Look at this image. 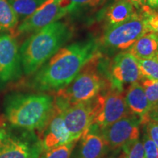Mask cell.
<instances>
[{
    "label": "cell",
    "instance_id": "obj_1",
    "mask_svg": "<svg viewBox=\"0 0 158 158\" xmlns=\"http://www.w3.org/2000/svg\"><path fill=\"white\" fill-rule=\"evenodd\" d=\"M98 43L93 38L61 48L35 73L29 86L40 92H56L64 88L98 54Z\"/></svg>",
    "mask_w": 158,
    "mask_h": 158
},
{
    "label": "cell",
    "instance_id": "obj_2",
    "mask_svg": "<svg viewBox=\"0 0 158 158\" xmlns=\"http://www.w3.org/2000/svg\"><path fill=\"white\" fill-rule=\"evenodd\" d=\"M73 35V27L68 23L58 21L33 33L19 48L24 74H34Z\"/></svg>",
    "mask_w": 158,
    "mask_h": 158
},
{
    "label": "cell",
    "instance_id": "obj_3",
    "mask_svg": "<svg viewBox=\"0 0 158 158\" xmlns=\"http://www.w3.org/2000/svg\"><path fill=\"white\" fill-rule=\"evenodd\" d=\"M54 106V97L42 94L11 93L4 102V114L10 127L39 132Z\"/></svg>",
    "mask_w": 158,
    "mask_h": 158
},
{
    "label": "cell",
    "instance_id": "obj_4",
    "mask_svg": "<svg viewBox=\"0 0 158 158\" xmlns=\"http://www.w3.org/2000/svg\"><path fill=\"white\" fill-rule=\"evenodd\" d=\"M100 54L96 55L80 71L76 78L64 88L56 91L54 104L63 110L73 105L89 101L100 94L106 81L96 71V62Z\"/></svg>",
    "mask_w": 158,
    "mask_h": 158
},
{
    "label": "cell",
    "instance_id": "obj_5",
    "mask_svg": "<svg viewBox=\"0 0 158 158\" xmlns=\"http://www.w3.org/2000/svg\"><path fill=\"white\" fill-rule=\"evenodd\" d=\"M93 122L91 127L100 130L121 118L131 115L121 91L112 89L105 94H98L91 100Z\"/></svg>",
    "mask_w": 158,
    "mask_h": 158
},
{
    "label": "cell",
    "instance_id": "obj_6",
    "mask_svg": "<svg viewBox=\"0 0 158 158\" xmlns=\"http://www.w3.org/2000/svg\"><path fill=\"white\" fill-rule=\"evenodd\" d=\"M42 152L35 131L9 127L0 142V158H39Z\"/></svg>",
    "mask_w": 158,
    "mask_h": 158
},
{
    "label": "cell",
    "instance_id": "obj_7",
    "mask_svg": "<svg viewBox=\"0 0 158 158\" xmlns=\"http://www.w3.org/2000/svg\"><path fill=\"white\" fill-rule=\"evenodd\" d=\"M149 32L143 13H136L127 21L107 27L102 37V44L112 51H124L146 33Z\"/></svg>",
    "mask_w": 158,
    "mask_h": 158
},
{
    "label": "cell",
    "instance_id": "obj_8",
    "mask_svg": "<svg viewBox=\"0 0 158 158\" xmlns=\"http://www.w3.org/2000/svg\"><path fill=\"white\" fill-rule=\"evenodd\" d=\"M22 73L16 39L11 35H0V89L21 78Z\"/></svg>",
    "mask_w": 158,
    "mask_h": 158
},
{
    "label": "cell",
    "instance_id": "obj_9",
    "mask_svg": "<svg viewBox=\"0 0 158 158\" xmlns=\"http://www.w3.org/2000/svg\"><path fill=\"white\" fill-rule=\"evenodd\" d=\"M68 12L61 5V0H47L33 14L23 19L17 26L11 35H17L35 33L43 27L56 22Z\"/></svg>",
    "mask_w": 158,
    "mask_h": 158
},
{
    "label": "cell",
    "instance_id": "obj_10",
    "mask_svg": "<svg viewBox=\"0 0 158 158\" xmlns=\"http://www.w3.org/2000/svg\"><path fill=\"white\" fill-rule=\"evenodd\" d=\"M140 124L141 118L131 114L100 131L107 147L111 150H116L122 149L129 142L139 138Z\"/></svg>",
    "mask_w": 158,
    "mask_h": 158
},
{
    "label": "cell",
    "instance_id": "obj_11",
    "mask_svg": "<svg viewBox=\"0 0 158 158\" xmlns=\"http://www.w3.org/2000/svg\"><path fill=\"white\" fill-rule=\"evenodd\" d=\"M111 86L122 91L123 84H135L142 80L138 59L129 52H121L113 59L110 64Z\"/></svg>",
    "mask_w": 158,
    "mask_h": 158
},
{
    "label": "cell",
    "instance_id": "obj_12",
    "mask_svg": "<svg viewBox=\"0 0 158 158\" xmlns=\"http://www.w3.org/2000/svg\"><path fill=\"white\" fill-rule=\"evenodd\" d=\"M63 118L71 141H78L89 131L93 122L91 100L73 105L63 111Z\"/></svg>",
    "mask_w": 158,
    "mask_h": 158
},
{
    "label": "cell",
    "instance_id": "obj_13",
    "mask_svg": "<svg viewBox=\"0 0 158 158\" xmlns=\"http://www.w3.org/2000/svg\"><path fill=\"white\" fill-rule=\"evenodd\" d=\"M63 111L54 104L53 110L44 127L40 131L38 137L40 140L43 152L70 143V135L65 126Z\"/></svg>",
    "mask_w": 158,
    "mask_h": 158
},
{
    "label": "cell",
    "instance_id": "obj_14",
    "mask_svg": "<svg viewBox=\"0 0 158 158\" xmlns=\"http://www.w3.org/2000/svg\"><path fill=\"white\" fill-rule=\"evenodd\" d=\"M124 98L131 114L140 116V118L147 115L152 108L146 96L143 86L138 82L133 84L128 88Z\"/></svg>",
    "mask_w": 158,
    "mask_h": 158
},
{
    "label": "cell",
    "instance_id": "obj_15",
    "mask_svg": "<svg viewBox=\"0 0 158 158\" xmlns=\"http://www.w3.org/2000/svg\"><path fill=\"white\" fill-rule=\"evenodd\" d=\"M128 52L137 59L153 58L158 54V35L152 31L146 33L133 43Z\"/></svg>",
    "mask_w": 158,
    "mask_h": 158
},
{
    "label": "cell",
    "instance_id": "obj_16",
    "mask_svg": "<svg viewBox=\"0 0 158 158\" xmlns=\"http://www.w3.org/2000/svg\"><path fill=\"white\" fill-rule=\"evenodd\" d=\"M81 138L79 149L81 158H102L108 147L101 135L89 131Z\"/></svg>",
    "mask_w": 158,
    "mask_h": 158
},
{
    "label": "cell",
    "instance_id": "obj_17",
    "mask_svg": "<svg viewBox=\"0 0 158 158\" xmlns=\"http://www.w3.org/2000/svg\"><path fill=\"white\" fill-rule=\"evenodd\" d=\"M136 13L135 6L131 0H116L106 12L108 27L127 21Z\"/></svg>",
    "mask_w": 158,
    "mask_h": 158
},
{
    "label": "cell",
    "instance_id": "obj_18",
    "mask_svg": "<svg viewBox=\"0 0 158 158\" xmlns=\"http://www.w3.org/2000/svg\"><path fill=\"white\" fill-rule=\"evenodd\" d=\"M18 23L19 19L8 0H0V32L10 31L12 35Z\"/></svg>",
    "mask_w": 158,
    "mask_h": 158
},
{
    "label": "cell",
    "instance_id": "obj_19",
    "mask_svg": "<svg viewBox=\"0 0 158 158\" xmlns=\"http://www.w3.org/2000/svg\"><path fill=\"white\" fill-rule=\"evenodd\" d=\"M19 21L35 13L47 0H8Z\"/></svg>",
    "mask_w": 158,
    "mask_h": 158
},
{
    "label": "cell",
    "instance_id": "obj_20",
    "mask_svg": "<svg viewBox=\"0 0 158 158\" xmlns=\"http://www.w3.org/2000/svg\"><path fill=\"white\" fill-rule=\"evenodd\" d=\"M138 68L142 78L158 81V54L147 59H138Z\"/></svg>",
    "mask_w": 158,
    "mask_h": 158
},
{
    "label": "cell",
    "instance_id": "obj_21",
    "mask_svg": "<svg viewBox=\"0 0 158 158\" xmlns=\"http://www.w3.org/2000/svg\"><path fill=\"white\" fill-rule=\"evenodd\" d=\"M76 142L71 141L47 151H43L39 158H70Z\"/></svg>",
    "mask_w": 158,
    "mask_h": 158
},
{
    "label": "cell",
    "instance_id": "obj_22",
    "mask_svg": "<svg viewBox=\"0 0 158 158\" xmlns=\"http://www.w3.org/2000/svg\"><path fill=\"white\" fill-rule=\"evenodd\" d=\"M122 149V154L119 158H145L143 142L139 138L129 142Z\"/></svg>",
    "mask_w": 158,
    "mask_h": 158
},
{
    "label": "cell",
    "instance_id": "obj_23",
    "mask_svg": "<svg viewBox=\"0 0 158 158\" xmlns=\"http://www.w3.org/2000/svg\"><path fill=\"white\" fill-rule=\"evenodd\" d=\"M141 86L152 106L158 105V81L144 78L142 80Z\"/></svg>",
    "mask_w": 158,
    "mask_h": 158
},
{
    "label": "cell",
    "instance_id": "obj_24",
    "mask_svg": "<svg viewBox=\"0 0 158 158\" xmlns=\"http://www.w3.org/2000/svg\"><path fill=\"white\" fill-rule=\"evenodd\" d=\"M100 1L101 0H61V5L68 13L81 7H95Z\"/></svg>",
    "mask_w": 158,
    "mask_h": 158
},
{
    "label": "cell",
    "instance_id": "obj_25",
    "mask_svg": "<svg viewBox=\"0 0 158 158\" xmlns=\"http://www.w3.org/2000/svg\"><path fill=\"white\" fill-rule=\"evenodd\" d=\"M141 124L145 125L146 134L155 142L158 148V122L145 115L141 117Z\"/></svg>",
    "mask_w": 158,
    "mask_h": 158
},
{
    "label": "cell",
    "instance_id": "obj_26",
    "mask_svg": "<svg viewBox=\"0 0 158 158\" xmlns=\"http://www.w3.org/2000/svg\"><path fill=\"white\" fill-rule=\"evenodd\" d=\"M144 19H145L146 24L149 31L158 35V13L153 11L150 7H144L142 9Z\"/></svg>",
    "mask_w": 158,
    "mask_h": 158
},
{
    "label": "cell",
    "instance_id": "obj_27",
    "mask_svg": "<svg viewBox=\"0 0 158 158\" xmlns=\"http://www.w3.org/2000/svg\"><path fill=\"white\" fill-rule=\"evenodd\" d=\"M143 144L145 152V158H158V148L152 140L144 134Z\"/></svg>",
    "mask_w": 158,
    "mask_h": 158
},
{
    "label": "cell",
    "instance_id": "obj_28",
    "mask_svg": "<svg viewBox=\"0 0 158 158\" xmlns=\"http://www.w3.org/2000/svg\"><path fill=\"white\" fill-rule=\"evenodd\" d=\"M147 115L149 118L158 122V105L153 106Z\"/></svg>",
    "mask_w": 158,
    "mask_h": 158
},
{
    "label": "cell",
    "instance_id": "obj_29",
    "mask_svg": "<svg viewBox=\"0 0 158 158\" xmlns=\"http://www.w3.org/2000/svg\"><path fill=\"white\" fill-rule=\"evenodd\" d=\"M147 6L152 9H155L158 7V0H144Z\"/></svg>",
    "mask_w": 158,
    "mask_h": 158
},
{
    "label": "cell",
    "instance_id": "obj_30",
    "mask_svg": "<svg viewBox=\"0 0 158 158\" xmlns=\"http://www.w3.org/2000/svg\"><path fill=\"white\" fill-rule=\"evenodd\" d=\"M5 134H6V129L0 128V142H1L2 140L3 139V138L5 137Z\"/></svg>",
    "mask_w": 158,
    "mask_h": 158
}]
</instances>
